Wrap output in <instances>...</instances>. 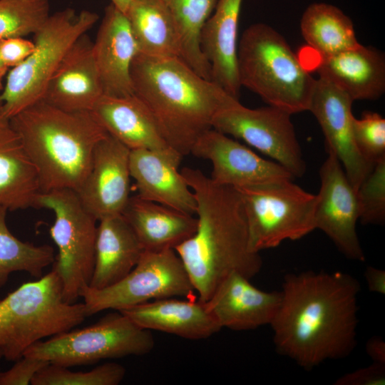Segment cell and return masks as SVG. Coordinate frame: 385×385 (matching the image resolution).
<instances>
[{
  "instance_id": "1f68e13d",
  "label": "cell",
  "mask_w": 385,
  "mask_h": 385,
  "mask_svg": "<svg viewBox=\"0 0 385 385\" xmlns=\"http://www.w3.org/2000/svg\"><path fill=\"white\" fill-rule=\"evenodd\" d=\"M50 14L48 0H0V38L34 34Z\"/></svg>"
},
{
  "instance_id": "277c9868",
  "label": "cell",
  "mask_w": 385,
  "mask_h": 385,
  "mask_svg": "<svg viewBox=\"0 0 385 385\" xmlns=\"http://www.w3.org/2000/svg\"><path fill=\"white\" fill-rule=\"evenodd\" d=\"M34 165L41 192H77L98 143L108 133L91 111H68L40 100L10 118Z\"/></svg>"
},
{
  "instance_id": "83f0119b",
  "label": "cell",
  "mask_w": 385,
  "mask_h": 385,
  "mask_svg": "<svg viewBox=\"0 0 385 385\" xmlns=\"http://www.w3.org/2000/svg\"><path fill=\"white\" fill-rule=\"evenodd\" d=\"M125 16L139 53L156 58H180L179 34L163 0H135Z\"/></svg>"
},
{
  "instance_id": "484cf974",
  "label": "cell",
  "mask_w": 385,
  "mask_h": 385,
  "mask_svg": "<svg viewBox=\"0 0 385 385\" xmlns=\"http://www.w3.org/2000/svg\"><path fill=\"white\" fill-rule=\"evenodd\" d=\"M122 215L146 251L175 250L195 232L197 226L193 215L137 195L130 197Z\"/></svg>"
},
{
  "instance_id": "5bb4252c",
  "label": "cell",
  "mask_w": 385,
  "mask_h": 385,
  "mask_svg": "<svg viewBox=\"0 0 385 385\" xmlns=\"http://www.w3.org/2000/svg\"><path fill=\"white\" fill-rule=\"evenodd\" d=\"M130 153L109 134L95 148L89 170L76 193L98 221L122 215L130 200Z\"/></svg>"
},
{
  "instance_id": "836d02e7",
  "label": "cell",
  "mask_w": 385,
  "mask_h": 385,
  "mask_svg": "<svg viewBox=\"0 0 385 385\" xmlns=\"http://www.w3.org/2000/svg\"><path fill=\"white\" fill-rule=\"evenodd\" d=\"M359 220L364 225L385 221V158L378 161L356 191Z\"/></svg>"
},
{
  "instance_id": "52a82bcc",
  "label": "cell",
  "mask_w": 385,
  "mask_h": 385,
  "mask_svg": "<svg viewBox=\"0 0 385 385\" xmlns=\"http://www.w3.org/2000/svg\"><path fill=\"white\" fill-rule=\"evenodd\" d=\"M98 20L93 11L66 8L51 14L34 34L31 54L8 73L0 94L4 115L11 118L42 99L53 73L72 44Z\"/></svg>"
},
{
  "instance_id": "60d3db41",
  "label": "cell",
  "mask_w": 385,
  "mask_h": 385,
  "mask_svg": "<svg viewBox=\"0 0 385 385\" xmlns=\"http://www.w3.org/2000/svg\"><path fill=\"white\" fill-rule=\"evenodd\" d=\"M111 4L124 14L135 0H111Z\"/></svg>"
},
{
  "instance_id": "ab89813d",
  "label": "cell",
  "mask_w": 385,
  "mask_h": 385,
  "mask_svg": "<svg viewBox=\"0 0 385 385\" xmlns=\"http://www.w3.org/2000/svg\"><path fill=\"white\" fill-rule=\"evenodd\" d=\"M366 351L374 363L385 365V343L381 338H371L366 342Z\"/></svg>"
},
{
  "instance_id": "ba28073f",
  "label": "cell",
  "mask_w": 385,
  "mask_h": 385,
  "mask_svg": "<svg viewBox=\"0 0 385 385\" xmlns=\"http://www.w3.org/2000/svg\"><path fill=\"white\" fill-rule=\"evenodd\" d=\"M246 217L249 246L252 252L297 240L315 227L317 195L283 179L235 188Z\"/></svg>"
},
{
  "instance_id": "4316f807",
  "label": "cell",
  "mask_w": 385,
  "mask_h": 385,
  "mask_svg": "<svg viewBox=\"0 0 385 385\" xmlns=\"http://www.w3.org/2000/svg\"><path fill=\"white\" fill-rule=\"evenodd\" d=\"M95 264L89 287H108L119 282L135 266L144 250L122 215L99 220Z\"/></svg>"
},
{
  "instance_id": "7a4b0ae2",
  "label": "cell",
  "mask_w": 385,
  "mask_h": 385,
  "mask_svg": "<svg viewBox=\"0 0 385 385\" xmlns=\"http://www.w3.org/2000/svg\"><path fill=\"white\" fill-rule=\"evenodd\" d=\"M180 171L195 197L197 226L175 251L198 299L206 302L232 273L251 279L261 270L262 260L250 248L239 192L214 183L199 169L184 168Z\"/></svg>"
},
{
  "instance_id": "f546056e",
  "label": "cell",
  "mask_w": 385,
  "mask_h": 385,
  "mask_svg": "<svg viewBox=\"0 0 385 385\" xmlns=\"http://www.w3.org/2000/svg\"><path fill=\"white\" fill-rule=\"evenodd\" d=\"M163 1L172 14L179 34L180 58L200 76L211 80L210 66L202 51L200 41L203 26L217 0Z\"/></svg>"
},
{
  "instance_id": "d4e9b609",
  "label": "cell",
  "mask_w": 385,
  "mask_h": 385,
  "mask_svg": "<svg viewBox=\"0 0 385 385\" xmlns=\"http://www.w3.org/2000/svg\"><path fill=\"white\" fill-rule=\"evenodd\" d=\"M36 170L0 101V205L8 211L38 207Z\"/></svg>"
},
{
  "instance_id": "3957f363",
  "label": "cell",
  "mask_w": 385,
  "mask_h": 385,
  "mask_svg": "<svg viewBox=\"0 0 385 385\" xmlns=\"http://www.w3.org/2000/svg\"><path fill=\"white\" fill-rule=\"evenodd\" d=\"M130 76L133 93L149 110L168 145L183 156L212 128L220 111L239 101L179 57L156 58L138 52Z\"/></svg>"
},
{
  "instance_id": "74e56055",
  "label": "cell",
  "mask_w": 385,
  "mask_h": 385,
  "mask_svg": "<svg viewBox=\"0 0 385 385\" xmlns=\"http://www.w3.org/2000/svg\"><path fill=\"white\" fill-rule=\"evenodd\" d=\"M385 384V365L372 363L339 377L336 385H384Z\"/></svg>"
},
{
  "instance_id": "6da1fadb",
  "label": "cell",
  "mask_w": 385,
  "mask_h": 385,
  "mask_svg": "<svg viewBox=\"0 0 385 385\" xmlns=\"http://www.w3.org/2000/svg\"><path fill=\"white\" fill-rule=\"evenodd\" d=\"M359 281L342 272L288 273L270 324L280 355L311 371L349 356L357 344Z\"/></svg>"
},
{
  "instance_id": "f35d334b",
  "label": "cell",
  "mask_w": 385,
  "mask_h": 385,
  "mask_svg": "<svg viewBox=\"0 0 385 385\" xmlns=\"http://www.w3.org/2000/svg\"><path fill=\"white\" fill-rule=\"evenodd\" d=\"M364 277L370 292L381 295L385 294V272L372 266H368L364 272Z\"/></svg>"
},
{
  "instance_id": "d590c367",
  "label": "cell",
  "mask_w": 385,
  "mask_h": 385,
  "mask_svg": "<svg viewBox=\"0 0 385 385\" xmlns=\"http://www.w3.org/2000/svg\"><path fill=\"white\" fill-rule=\"evenodd\" d=\"M48 364L38 358L23 356L9 369L0 371V385L31 384L35 374Z\"/></svg>"
},
{
  "instance_id": "7402d4cb",
  "label": "cell",
  "mask_w": 385,
  "mask_h": 385,
  "mask_svg": "<svg viewBox=\"0 0 385 385\" xmlns=\"http://www.w3.org/2000/svg\"><path fill=\"white\" fill-rule=\"evenodd\" d=\"M319 77L344 91L353 101L376 100L385 91L384 55L361 43L333 56L319 58L314 66Z\"/></svg>"
},
{
  "instance_id": "d6a6232c",
  "label": "cell",
  "mask_w": 385,
  "mask_h": 385,
  "mask_svg": "<svg viewBox=\"0 0 385 385\" xmlns=\"http://www.w3.org/2000/svg\"><path fill=\"white\" fill-rule=\"evenodd\" d=\"M125 374V368L109 362L87 371H73L68 367L48 364L31 380V385H118Z\"/></svg>"
},
{
  "instance_id": "8992f818",
  "label": "cell",
  "mask_w": 385,
  "mask_h": 385,
  "mask_svg": "<svg viewBox=\"0 0 385 385\" xmlns=\"http://www.w3.org/2000/svg\"><path fill=\"white\" fill-rule=\"evenodd\" d=\"M86 317L83 303L64 300L61 282L52 270L0 300V351L16 361L36 342L73 329Z\"/></svg>"
},
{
  "instance_id": "7c38bea8",
  "label": "cell",
  "mask_w": 385,
  "mask_h": 385,
  "mask_svg": "<svg viewBox=\"0 0 385 385\" xmlns=\"http://www.w3.org/2000/svg\"><path fill=\"white\" fill-rule=\"evenodd\" d=\"M291 115L270 105L249 108L238 101L215 115L212 128L243 140L274 159L294 178H301L306 163Z\"/></svg>"
},
{
  "instance_id": "5b68a950",
  "label": "cell",
  "mask_w": 385,
  "mask_h": 385,
  "mask_svg": "<svg viewBox=\"0 0 385 385\" xmlns=\"http://www.w3.org/2000/svg\"><path fill=\"white\" fill-rule=\"evenodd\" d=\"M240 84L268 105L293 114L309 110L316 79L285 38L270 25L248 26L238 42Z\"/></svg>"
},
{
  "instance_id": "4dcf8cb0",
  "label": "cell",
  "mask_w": 385,
  "mask_h": 385,
  "mask_svg": "<svg viewBox=\"0 0 385 385\" xmlns=\"http://www.w3.org/2000/svg\"><path fill=\"white\" fill-rule=\"evenodd\" d=\"M8 210L0 205V287L14 272H25L39 278L46 267L55 260L49 245H36L15 237L6 221Z\"/></svg>"
},
{
  "instance_id": "b9f144b4",
  "label": "cell",
  "mask_w": 385,
  "mask_h": 385,
  "mask_svg": "<svg viewBox=\"0 0 385 385\" xmlns=\"http://www.w3.org/2000/svg\"><path fill=\"white\" fill-rule=\"evenodd\" d=\"M8 69H9L8 68L2 66L0 63V92H1L4 88L3 78L6 76V73L8 72L7 71Z\"/></svg>"
},
{
  "instance_id": "44dd1931",
  "label": "cell",
  "mask_w": 385,
  "mask_h": 385,
  "mask_svg": "<svg viewBox=\"0 0 385 385\" xmlns=\"http://www.w3.org/2000/svg\"><path fill=\"white\" fill-rule=\"evenodd\" d=\"M242 0H217L201 34L202 51L210 66L211 80L239 99L237 56L238 24Z\"/></svg>"
},
{
  "instance_id": "2e32d148",
  "label": "cell",
  "mask_w": 385,
  "mask_h": 385,
  "mask_svg": "<svg viewBox=\"0 0 385 385\" xmlns=\"http://www.w3.org/2000/svg\"><path fill=\"white\" fill-rule=\"evenodd\" d=\"M190 154L210 161V179L235 188L262 184L294 176L283 166L262 158L250 148L214 128L203 133Z\"/></svg>"
},
{
  "instance_id": "603a6c76",
  "label": "cell",
  "mask_w": 385,
  "mask_h": 385,
  "mask_svg": "<svg viewBox=\"0 0 385 385\" xmlns=\"http://www.w3.org/2000/svg\"><path fill=\"white\" fill-rule=\"evenodd\" d=\"M139 327L188 339H202L221 328L205 302L174 297L149 301L120 311Z\"/></svg>"
},
{
  "instance_id": "4fadbf2b",
  "label": "cell",
  "mask_w": 385,
  "mask_h": 385,
  "mask_svg": "<svg viewBox=\"0 0 385 385\" xmlns=\"http://www.w3.org/2000/svg\"><path fill=\"white\" fill-rule=\"evenodd\" d=\"M319 169L321 181L315 210V227L322 231L346 258L364 262L365 255L357 235L359 219L356 192L335 154Z\"/></svg>"
},
{
  "instance_id": "d6986e66",
  "label": "cell",
  "mask_w": 385,
  "mask_h": 385,
  "mask_svg": "<svg viewBox=\"0 0 385 385\" xmlns=\"http://www.w3.org/2000/svg\"><path fill=\"white\" fill-rule=\"evenodd\" d=\"M250 280L240 273H232L204 302L221 329L247 331L272 322L281 292L261 290Z\"/></svg>"
},
{
  "instance_id": "e0dca14e",
  "label": "cell",
  "mask_w": 385,
  "mask_h": 385,
  "mask_svg": "<svg viewBox=\"0 0 385 385\" xmlns=\"http://www.w3.org/2000/svg\"><path fill=\"white\" fill-rule=\"evenodd\" d=\"M183 157L173 149L131 150L130 173L137 196L194 215L195 197L179 170Z\"/></svg>"
},
{
  "instance_id": "9a60e30c",
  "label": "cell",
  "mask_w": 385,
  "mask_h": 385,
  "mask_svg": "<svg viewBox=\"0 0 385 385\" xmlns=\"http://www.w3.org/2000/svg\"><path fill=\"white\" fill-rule=\"evenodd\" d=\"M352 99L329 81L319 77L309 111L315 116L325 138L327 150L340 161L356 192L374 165L367 161L354 143L351 112Z\"/></svg>"
},
{
  "instance_id": "30bf717a",
  "label": "cell",
  "mask_w": 385,
  "mask_h": 385,
  "mask_svg": "<svg viewBox=\"0 0 385 385\" xmlns=\"http://www.w3.org/2000/svg\"><path fill=\"white\" fill-rule=\"evenodd\" d=\"M37 204L38 207L53 213L54 222L49 233L58 254L52 270L61 282L64 300L76 302L92 277L98 220L71 190L41 192Z\"/></svg>"
},
{
  "instance_id": "f1b7e54d",
  "label": "cell",
  "mask_w": 385,
  "mask_h": 385,
  "mask_svg": "<svg viewBox=\"0 0 385 385\" xmlns=\"http://www.w3.org/2000/svg\"><path fill=\"white\" fill-rule=\"evenodd\" d=\"M300 29L304 39L319 58L335 55L359 43L351 19L332 4H310L302 14Z\"/></svg>"
},
{
  "instance_id": "8d00e7d4",
  "label": "cell",
  "mask_w": 385,
  "mask_h": 385,
  "mask_svg": "<svg viewBox=\"0 0 385 385\" xmlns=\"http://www.w3.org/2000/svg\"><path fill=\"white\" fill-rule=\"evenodd\" d=\"M34 44L24 37L0 38V63L6 68L21 64L33 51Z\"/></svg>"
},
{
  "instance_id": "9c48e42d",
  "label": "cell",
  "mask_w": 385,
  "mask_h": 385,
  "mask_svg": "<svg viewBox=\"0 0 385 385\" xmlns=\"http://www.w3.org/2000/svg\"><path fill=\"white\" fill-rule=\"evenodd\" d=\"M154 344L150 330L139 327L118 311L91 326L40 340L28 348L24 356L68 368L103 359L146 354Z\"/></svg>"
},
{
  "instance_id": "ffe728a7",
  "label": "cell",
  "mask_w": 385,
  "mask_h": 385,
  "mask_svg": "<svg viewBox=\"0 0 385 385\" xmlns=\"http://www.w3.org/2000/svg\"><path fill=\"white\" fill-rule=\"evenodd\" d=\"M93 51L103 95H133L130 68L139 52L127 16L112 4L105 9Z\"/></svg>"
},
{
  "instance_id": "7bdbcfd3",
  "label": "cell",
  "mask_w": 385,
  "mask_h": 385,
  "mask_svg": "<svg viewBox=\"0 0 385 385\" xmlns=\"http://www.w3.org/2000/svg\"><path fill=\"white\" fill-rule=\"evenodd\" d=\"M3 357L1 352L0 351V359Z\"/></svg>"
},
{
  "instance_id": "8fae6325",
  "label": "cell",
  "mask_w": 385,
  "mask_h": 385,
  "mask_svg": "<svg viewBox=\"0 0 385 385\" xmlns=\"http://www.w3.org/2000/svg\"><path fill=\"white\" fill-rule=\"evenodd\" d=\"M195 289L173 249L144 250L133 270L106 288L86 287L81 295L87 317L106 309L120 311L150 300L183 297L194 299Z\"/></svg>"
},
{
  "instance_id": "e575fe53",
  "label": "cell",
  "mask_w": 385,
  "mask_h": 385,
  "mask_svg": "<svg viewBox=\"0 0 385 385\" xmlns=\"http://www.w3.org/2000/svg\"><path fill=\"white\" fill-rule=\"evenodd\" d=\"M354 143L361 155L375 165L385 158V119L375 112H364L352 119Z\"/></svg>"
},
{
  "instance_id": "ac0fdd59",
  "label": "cell",
  "mask_w": 385,
  "mask_h": 385,
  "mask_svg": "<svg viewBox=\"0 0 385 385\" xmlns=\"http://www.w3.org/2000/svg\"><path fill=\"white\" fill-rule=\"evenodd\" d=\"M103 95V86L86 34L70 47L53 73L42 100L68 111H91Z\"/></svg>"
},
{
  "instance_id": "cb8c5ba5",
  "label": "cell",
  "mask_w": 385,
  "mask_h": 385,
  "mask_svg": "<svg viewBox=\"0 0 385 385\" xmlns=\"http://www.w3.org/2000/svg\"><path fill=\"white\" fill-rule=\"evenodd\" d=\"M91 113L108 134L130 150L173 149L165 140L149 110L135 94L103 95Z\"/></svg>"
}]
</instances>
